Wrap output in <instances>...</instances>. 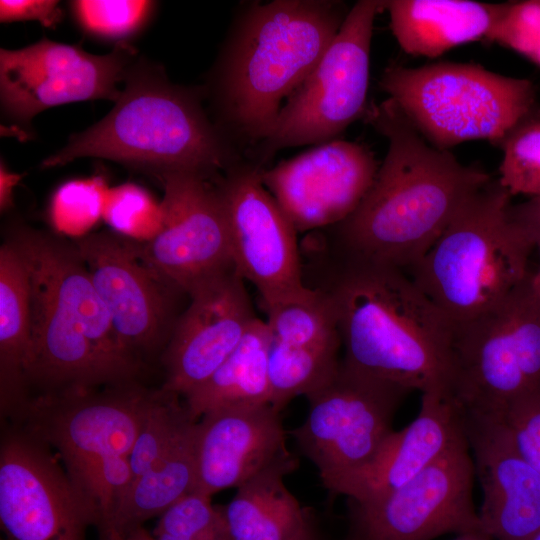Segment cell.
Returning a JSON list of instances; mask_svg holds the SVG:
<instances>
[{"label":"cell","mask_w":540,"mask_h":540,"mask_svg":"<svg viewBox=\"0 0 540 540\" xmlns=\"http://www.w3.org/2000/svg\"><path fill=\"white\" fill-rule=\"evenodd\" d=\"M365 118L388 149L358 207L330 227L335 256L408 271L491 177L431 145L389 97Z\"/></svg>","instance_id":"cell-1"},{"label":"cell","mask_w":540,"mask_h":540,"mask_svg":"<svg viewBox=\"0 0 540 540\" xmlns=\"http://www.w3.org/2000/svg\"><path fill=\"white\" fill-rule=\"evenodd\" d=\"M350 9L333 0L242 4L205 87L212 120L249 157L314 69Z\"/></svg>","instance_id":"cell-2"},{"label":"cell","mask_w":540,"mask_h":540,"mask_svg":"<svg viewBox=\"0 0 540 540\" xmlns=\"http://www.w3.org/2000/svg\"><path fill=\"white\" fill-rule=\"evenodd\" d=\"M315 287L329 299L342 361L407 390L452 393L454 326L406 271L335 256Z\"/></svg>","instance_id":"cell-3"},{"label":"cell","mask_w":540,"mask_h":540,"mask_svg":"<svg viewBox=\"0 0 540 540\" xmlns=\"http://www.w3.org/2000/svg\"><path fill=\"white\" fill-rule=\"evenodd\" d=\"M7 239L30 279L27 389L43 394L134 382L142 362L119 340L75 245L18 223Z\"/></svg>","instance_id":"cell-4"},{"label":"cell","mask_w":540,"mask_h":540,"mask_svg":"<svg viewBox=\"0 0 540 540\" xmlns=\"http://www.w3.org/2000/svg\"><path fill=\"white\" fill-rule=\"evenodd\" d=\"M203 87L170 82L163 68L137 60L113 109L42 162L43 168L97 157L162 175L194 171L213 176L244 156L208 115Z\"/></svg>","instance_id":"cell-5"},{"label":"cell","mask_w":540,"mask_h":540,"mask_svg":"<svg viewBox=\"0 0 540 540\" xmlns=\"http://www.w3.org/2000/svg\"><path fill=\"white\" fill-rule=\"evenodd\" d=\"M511 198L498 179H491L408 270L453 326L498 306L532 272L535 244L512 219Z\"/></svg>","instance_id":"cell-6"},{"label":"cell","mask_w":540,"mask_h":540,"mask_svg":"<svg viewBox=\"0 0 540 540\" xmlns=\"http://www.w3.org/2000/svg\"><path fill=\"white\" fill-rule=\"evenodd\" d=\"M380 87L418 132L442 150L472 140L499 146L537 106L530 80L473 63L391 65L384 70Z\"/></svg>","instance_id":"cell-7"},{"label":"cell","mask_w":540,"mask_h":540,"mask_svg":"<svg viewBox=\"0 0 540 540\" xmlns=\"http://www.w3.org/2000/svg\"><path fill=\"white\" fill-rule=\"evenodd\" d=\"M531 275L492 310L454 326L452 394L464 412L498 414L540 391V299Z\"/></svg>","instance_id":"cell-8"},{"label":"cell","mask_w":540,"mask_h":540,"mask_svg":"<svg viewBox=\"0 0 540 540\" xmlns=\"http://www.w3.org/2000/svg\"><path fill=\"white\" fill-rule=\"evenodd\" d=\"M385 1L360 0L314 69L287 98L249 158L265 164L281 149L329 142L365 116L374 21Z\"/></svg>","instance_id":"cell-9"},{"label":"cell","mask_w":540,"mask_h":540,"mask_svg":"<svg viewBox=\"0 0 540 540\" xmlns=\"http://www.w3.org/2000/svg\"><path fill=\"white\" fill-rule=\"evenodd\" d=\"M150 391L134 381L101 390L38 394L11 419L19 423L18 429L58 452L70 481L90 507L99 467L130 456Z\"/></svg>","instance_id":"cell-10"},{"label":"cell","mask_w":540,"mask_h":540,"mask_svg":"<svg viewBox=\"0 0 540 540\" xmlns=\"http://www.w3.org/2000/svg\"><path fill=\"white\" fill-rule=\"evenodd\" d=\"M410 391L346 365L306 397L304 422L290 431L330 492L366 466L393 431L394 415Z\"/></svg>","instance_id":"cell-11"},{"label":"cell","mask_w":540,"mask_h":540,"mask_svg":"<svg viewBox=\"0 0 540 540\" xmlns=\"http://www.w3.org/2000/svg\"><path fill=\"white\" fill-rule=\"evenodd\" d=\"M475 466L466 433L406 484L368 502L349 503L345 540H433L481 532L473 500Z\"/></svg>","instance_id":"cell-12"},{"label":"cell","mask_w":540,"mask_h":540,"mask_svg":"<svg viewBox=\"0 0 540 540\" xmlns=\"http://www.w3.org/2000/svg\"><path fill=\"white\" fill-rule=\"evenodd\" d=\"M215 175L177 171L158 178L164 188L159 229L146 242H134L143 263L167 285L186 295L236 269Z\"/></svg>","instance_id":"cell-13"},{"label":"cell","mask_w":540,"mask_h":540,"mask_svg":"<svg viewBox=\"0 0 540 540\" xmlns=\"http://www.w3.org/2000/svg\"><path fill=\"white\" fill-rule=\"evenodd\" d=\"M265 167L243 157L214 181L226 211L233 261L257 289L263 307L310 295L297 231L262 182Z\"/></svg>","instance_id":"cell-14"},{"label":"cell","mask_w":540,"mask_h":540,"mask_svg":"<svg viewBox=\"0 0 540 540\" xmlns=\"http://www.w3.org/2000/svg\"><path fill=\"white\" fill-rule=\"evenodd\" d=\"M136 51L128 43L105 55L80 46L40 41L20 49L0 50V100L4 118L28 127L43 110L87 100L117 101Z\"/></svg>","instance_id":"cell-15"},{"label":"cell","mask_w":540,"mask_h":540,"mask_svg":"<svg viewBox=\"0 0 540 540\" xmlns=\"http://www.w3.org/2000/svg\"><path fill=\"white\" fill-rule=\"evenodd\" d=\"M1 540H85L96 516L49 447L20 429L0 447Z\"/></svg>","instance_id":"cell-16"},{"label":"cell","mask_w":540,"mask_h":540,"mask_svg":"<svg viewBox=\"0 0 540 540\" xmlns=\"http://www.w3.org/2000/svg\"><path fill=\"white\" fill-rule=\"evenodd\" d=\"M75 247L127 351L141 361L166 347L180 315L176 299L185 293L157 277L124 237L93 233Z\"/></svg>","instance_id":"cell-17"},{"label":"cell","mask_w":540,"mask_h":540,"mask_svg":"<svg viewBox=\"0 0 540 540\" xmlns=\"http://www.w3.org/2000/svg\"><path fill=\"white\" fill-rule=\"evenodd\" d=\"M379 166L364 145L329 141L261 172L297 232L332 227L358 207Z\"/></svg>","instance_id":"cell-18"},{"label":"cell","mask_w":540,"mask_h":540,"mask_svg":"<svg viewBox=\"0 0 540 540\" xmlns=\"http://www.w3.org/2000/svg\"><path fill=\"white\" fill-rule=\"evenodd\" d=\"M237 269L212 278L188 297L163 352L162 388L185 396L206 382L258 318Z\"/></svg>","instance_id":"cell-19"},{"label":"cell","mask_w":540,"mask_h":540,"mask_svg":"<svg viewBox=\"0 0 540 540\" xmlns=\"http://www.w3.org/2000/svg\"><path fill=\"white\" fill-rule=\"evenodd\" d=\"M271 404L212 410L197 423L193 492L212 497L279 465H298Z\"/></svg>","instance_id":"cell-20"},{"label":"cell","mask_w":540,"mask_h":540,"mask_svg":"<svg viewBox=\"0 0 540 540\" xmlns=\"http://www.w3.org/2000/svg\"><path fill=\"white\" fill-rule=\"evenodd\" d=\"M461 413L482 488V531L492 540H531L540 532V473L518 452L498 416Z\"/></svg>","instance_id":"cell-21"},{"label":"cell","mask_w":540,"mask_h":540,"mask_svg":"<svg viewBox=\"0 0 540 540\" xmlns=\"http://www.w3.org/2000/svg\"><path fill=\"white\" fill-rule=\"evenodd\" d=\"M465 434L461 409L447 391L422 393L416 418L393 430L372 460L329 492L362 503L381 498L409 482Z\"/></svg>","instance_id":"cell-22"},{"label":"cell","mask_w":540,"mask_h":540,"mask_svg":"<svg viewBox=\"0 0 540 540\" xmlns=\"http://www.w3.org/2000/svg\"><path fill=\"white\" fill-rule=\"evenodd\" d=\"M503 6L470 0L385 1L399 46L407 54L428 58L487 39Z\"/></svg>","instance_id":"cell-23"},{"label":"cell","mask_w":540,"mask_h":540,"mask_svg":"<svg viewBox=\"0 0 540 540\" xmlns=\"http://www.w3.org/2000/svg\"><path fill=\"white\" fill-rule=\"evenodd\" d=\"M297 466L272 467L236 488L220 507L226 540H319L311 512L284 483Z\"/></svg>","instance_id":"cell-24"},{"label":"cell","mask_w":540,"mask_h":540,"mask_svg":"<svg viewBox=\"0 0 540 540\" xmlns=\"http://www.w3.org/2000/svg\"><path fill=\"white\" fill-rule=\"evenodd\" d=\"M31 351V287L15 245L0 247V403L11 418L27 401L26 371Z\"/></svg>","instance_id":"cell-25"},{"label":"cell","mask_w":540,"mask_h":540,"mask_svg":"<svg viewBox=\"0 0 540 540\" xmlns=\"http://www.w3.org/2000/svg\"><path fill=\"white\" fill-rule=\"evenodd\" d=\"M197 423L190 420L163 457L132 481L110 521L99 531L111 529L126 535L194 491Z\"/></svg>","instance_id":"cell-26"},{"label":"cell","mask_w":540,"mask_h":540,"mask_svg":"<svg viewBox=\"0 0 540 540\" xmlns=\"http://www.w3.org/2000/svg\"><path fill=\"white\" fill-rule=\"evenodd\" d=\"M271 335L257 318L247 334L212 376L184 396L195 419L219 408L270 403L268 356Z\"/></svg>","instance_id":"cell-27"},{"label":"cell","mask_w":540,"mask_h":540,"mask_svg":"<svg viewBox=\"0 0 540 540\" xmlns=\"http://www.w3.org/2000/svg\"><path fill=\"white\" fill-rule=\"evenodd\" d=\"M342 345L293 346L271 339L268 356L270 403L279 412L293 398L323 384L338 368Z\"/></svg>","instance_id":"cell-28"},{"label":"cell","mask_w":540,"mask_h":540,"mask_svg":"<svg viewBox=\"0 0 540 540\" xmlns=\"http://www.w3.org/2000/svg\"><path fill=\"white\" fill-rule=\"evenodd\" d=\"M312 288L308 296L264 308L273 341L293 346L342 345L328 297L318 288Z\"/></svg>","instance_id":"cell-29"},{"label":"cell","mask_w":540,"mask_h":540,"mask_svg":"<svg viewBox=\"0 0 540 540\" xmlns=\"http://www.w3.org/2000/svg\"><path fill=\"white\" fill-rule=\"evenodd\" d=\"M192 419L195 418L184 401L181 402L180 395L162 387L150 391L129 456L133 480L163 457L182 428Z\"/></svg>","instance_id":"cell-30"},{"label":"cell","mask_w":540,"mask_h":540,"mask_svg":"<svg viewBox=\"0 0 540 540\" xmlns=\"http://www.w3.org/2000/svg\"><path fill=\"white\" fill-rule=\"evenodd\" d=\"M76 24L93 38L127 43L151 20L156 2L142 0H76L69 2Z\"/></svg>","instance_id":"cell-31"},{"label":"cell","mask_w":540,"mask_h":540,"mask_svg":"<svg viewBox=\"0 0 540 540\" xmlns=\"http://www.w3.org/2000/svg\"><path fill=\"white\" fill-rule=\"evenodd\" d=\"M499 146L501 185L511 196L540 197V108L525 116Z\"/></svg>","instance_id":"cell-32"},{"label":"cell","mask_w":540,"mask_h":540,"mask_svg":"<svg viewBox=\"0 0 540 540\" xmlns=\"http://www.w3.org/2000/svg\"><path fill=\"white\" fill-rule=\"evenodd\" d=\"M156 540H226L220 506L211 497L191 492L160 515Z\"/></svg>","instance_id":"cell-33"},{"label":"cell","mask_w":540,"mask_h":540,"mask_svg":"<svg viewBox=\"0 0 540 540\" xmlns=\"http://www.w3.org/2000/svg\"><path fill=\"white\" fill-rule=\"evenodd\" d=\"M487 40L517 52L540 67V0L504 3Z\"/></svg>","instance_id":"cell-34"},{"label":"cell","mask_w":540,"mask_h":540,"mask_svg":"<svg viewBox=\"0 0 540 540\" xmlns=\"http://www.w3.org/2000/svg\"><path fill=\"white\" fill-rule=\"evenodd\" d=\"M516 449L540 473V391L525 395L498 414Z\"/></svg>","instance_id":"cell-35"},{"label":"cell","mask_w":540,"mask_h":540,"mask_svg":"<svg viewBox=\"0 0 540 540\" xmlns=\"http://www.w3.org/2000/svg\"><path fill=\"white\" fill-rule=\"evenodd\" d=\"M105 217L114 227L134 230L138 227H155L161 223V205L140 187L125 184L112 190L104 201Z\"/></svg>","instance_id":"cell-36"},{"label":"cell","mask_w":540,"mask_h":540,"mask_svg":"<svg viewBox=\"0 0 540 540\" xmlns=\"http://www.w3.org/2000/svg\"><path fill=\"white\" fill-rule=\"evenodd\" d=\"M104 201L99 179L67 182L53 198L52 217L58 224L87 225L97 218Z\"/></svg>","instance_id":"cell-37"},{"label":"cell","mask_w":540,"mask_h":540,"mask_svg":"<svg viewBox=\"0 0 540 540\" xmlns=\"http://www.w3.org/2000/svg\"><path fill=\"white\" fill-rule=\"evenodd\" d=\"M63 12L58 1L51 0H1V22L38 21L53 28L62 19Z\"/></svg>","instance_id":"cell-38"},{"label":"cell","mask_w":540,"mask_h":540,"mask_svg":"<svg viewBox=\"0 0 540 540\" xmlns=\"http://www.w3.org/2000/svg\"><path fill=\"white\" fill-rule=\"evenodd\" d=\"M510 215L535 244L540 240V197L511 205Z\"/></svg>","instance_id":"cell-39"},{"label":"cell","mask_w":540,"mask_h":540,"mask_svg":"<svg viewBox=\"0 0 540 540\" xmlns=\"http://www.w3.org/2000/svg\"><path fill=\"white\" fill-rule=\"evenodd\" d=\"M21 179V175L8 170L6 165H0V207L1 211L11 208L13 202V189Z\"/></svg>","instance_id":"cell-40"},{"label":"cell","mask_w":540,"mask_h":540,"mask_svg":"<svg viewBox=\"0 0 540 540\" xmlns=\"http://www.w3.org/2000/svg\"><path fill=\"white\" fill-rule=\"evenodd\" d=\"M126 535L129 540H156L143 526L132 529Z\"/></svg>","instance_id":"cell-41"},{"label":"cell","mask_w":540,"mask_h":540,"mask_svg":"<svg viewBox=\"0 0 540 540\" xmlns=\"http://www.w3.org/2000/svg\"><path fill=\"white\" fill-rule=\"evenodd\" d=\"M535 249L539 253V265L536 271H532L531 281L533 288L540 299V240L535 243Z\"/></svg>","instance_id":"cell-42"},{"label":"cell","mask_w":540,"mask_h":540,"mask_svg":"<svg viewBox=\"0 0 540 540\" xmlns=\"http://www.w3.org/2000/svg\"><path fill=\"white\" fill-rule=\"evenodd\" d=\"M99 540H129L127 535L118 533L117 531L107 529L99 531Z\"/></svg>","instance_id":"cell-43"},{"label":"cell","mask_w":540,"mask_h":540,"mask_svg":"<svg viewBox=\"0 0 540 540\" xmlns=\"http://www.w3.org/2000/svg\"><path fill=\"white\" fill-rule=\"evenodd\" d=\"M453 540H492V539L484 533L473 532V533L460 534Z\"/></svg>","instance_id":"cell-44"},{"label":"cell","mask_w":540,"mask_h":540,"mask_svg":"<svg viewBox=\"0 0 540 540\" xmlns=\"http://www.w3.org/2000/svg\"><path fill=\"white\" fill-rule=\"evenodd\" d=\"M531 540H540V532L536 534Z\"/></svg>","instance_id":"cell-45"}]
</instances>
